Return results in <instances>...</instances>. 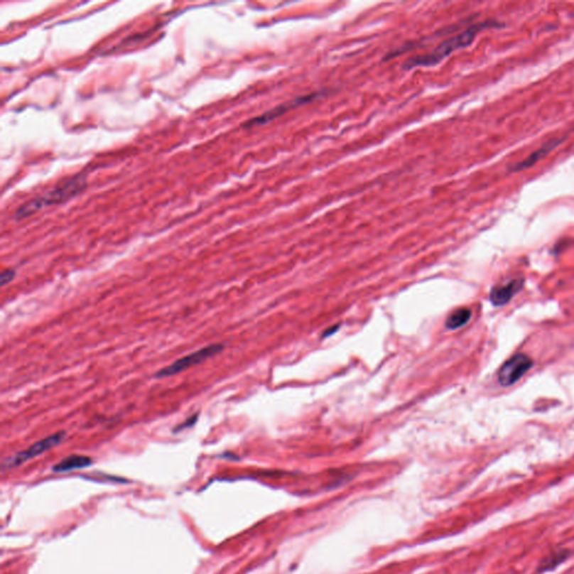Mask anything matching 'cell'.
<instances>
[{
	"label": "cell",
	"mask_w": 574,
	"mask_h": 574,
	"mask_svg": "<svg viewBox=\"0 0 574 574\" xmlns=\"http://www.w3.org/2000/svg\"><path fill=\"white\" fill-rule=\"evenodd\" d=\"M494 26H500V24H498L494 21H487L471 25L469 28L463 31L457 36H453V38H450L449 40H444L433 52L424 54V55L414 56L412 59L408 60L405 63L404 69L411 70L414 69V67H433L436 64L441 63L443 60L447 59L448 56L451 55L453 52L457 51L460 48L470 46L473 40H476L477 35L479 33Z\"/></svg>",
	"instance_id": "cell-1"
},
{
	"label": "cell",
	"mask_w": 574,
	"mask_h": 574,
	"mask_svg": "<svg viewBox=\"0 0 574 574\" xmlns=\"http://www.w3.org/2000/svg\"><path fill=\"white\" fill-rule=\"evenodd\" d=\"M85 185H87V176H85V174H77V175L73 176L67 181L64 182V183L56 186L45 195L35 197V199L31 200L28 202L21 205L17 210L15 218L17 220H21V219L30 217L33 213L38 212L44 207H48V205L64 202V201L79 195L81 191L85 190Z\"/></svg>",
	"instance_id": "cell-2"
},
{
	"label": "cell",
	"mask_w": 574,
	"mask_h": 574,
	"mask_svg": "<svg viewBox=\"0 0 574 574\" xmlns=\"http://www.w3.org/2000/svg\"><path fill=\"white\" fill-rule=\"evenodd\" d=\"M224 350V346L221 343H215L211 346L205 347V348L200 349V350L195 351L188 356L180 358L170 364L168 367L162 368L155 374V378H165L170 377V376L178 375L180 372L184 370L189 369L193 367L195 364H201L207 359L211 358L215 354H219L221 351Z\"/></svg>",
	"instance_id": "cell-3"
},
{
	"label": "cell",
	"mask_w": 574,
	"mask_h": 574,
	"mask_svg": "<svg viewBox=\"0 0 574 574\" xmlns=\"http://www.w3.org/2000/svg\"><path fill=\"white\" fill-rule=\"evenodd\" d=\"M65 436H67V433L64 430H61V432L52 434V435L48 436L45 439L36 442V443L31 445L28 449L18 452L16 455H13V457H7L3 462L4 470L18 467V465L32 460V459L43 455V453H45L48 450L58 447L65 439Z\"/></svg>",
	"instance_id": "cell-4"
},
{
	"label": "cell",
	"mask_w": 574,
	"mask_h": 574,
	"mask_svg": "<svg viewBox=\"0 0 574 574\" xmlns=\"http://www.w3.org/2000/svg\"><path fill=\"white\" fill-rule=\"evenodd\" d=\"M320 96H321V93L314 92L306 94V96H300L298 97V98L292 99L290 102H284V104H279V106L275 107V108L269 110V112H264L263 114L254 118V119L248 120V121H246V123L242 125V127H258V126H263L265 125V124L271 123V120L281 117L283 114L291 112L292 109H296L298 107L303 106V104H310V102L317 100Z\"/></svg>",
	"instance_id": "cell-5"
},
{
	"label": "cell",
	"mask_w": 574,
	"mask_h": 574,
	"mask_svg": "<svg viewBox=\"0 0 574 574\" xmlns=\"http://www.w3.org/2000/svg\"><path fill=\"white\" fill-rule=\"evenodd\" d=\"M533 359L527 354H515L500 368L498 381L504 387L514 385L533 367Z\"/></svg>",
	"instance_id": "cell-6"
},
{
	"label": "cell",
	"mask_w": 574,
	"mask_h": 574,
	"mask_svg": "<svg viewBox=\"0 0 574 574\" xmlns=\"http://www.w3.org/2000/svg\"><path fill=\"white\" fill-rule=\"evenodd\" d=\"M564 139H565L564 137H560V139L556 137V139H550V141L544 143V145H542L540 148L535 151V152L532 153L529 156H527L525 160L519 163H516L515 165L511 166L509 170H511V172H521V170H527V168H532L537 162H540L541 160L548 156L553 149L560 146V145L563 143Z\"/></svg>",
	"instance_id": "cell-7"
},
{
	"label": "cell",
	"mask_w": 574,
	"mask_h": 574,
	"mask_svg": "<svg viewBox=\"0 0 574 574\" xmlns=\"http://www.w3.org/2000/svg\"><path fill=\"white\" fill-rule=\"evenodd\" d=\"M523 286L524 278H516L508 284L494 287L490 292V300L494 306L506 305L516 294H519Z\"/></svg>",
	"instance_id": "cell-8"
},
{
	"label": "cell",
	"mask_w": 574,
	"mask_h": 574,
	"mask_svg": "<svg viewBox=\"0 0 574 574\" xmlns=\"http://www.w3.org/2000/svg\"><path fill=\"white\" fill-rule=\"evenodd\" d=\"M91 465H92L91 457H85V455H73L60 461L58 465H54L52 470L56 473L69 472V471L87 468Z\"/></svg>",
	"instance_id": "cell-9"
},
{
	"label": "cell",
	"mask_w": 574,
	"mask_h": 574,
	"mask_svg": "<svg viewBox=\"0 0 574 574\" xmlns=\"http://www.w3.org/2000/svg\"><path fill=\"white\" fill-rule=\"evenodd\" d=\"M570 554H571V552L569 550L556 551L553 553L548 554V556L543 558L538 566H537V572L543 574L545 572L553 571L570 558Z\"/></svg>",
	"instance_id": "cell-10"
},
{
	"label": "cell",
	"mask_w": 574,
	"mask_h": 574,
	"mask_svg": "<svg viewBox=\"0 0 574 574\" xmlns=\"http://www.w3.org/2000/svg\"><path fill=\"white\" fill-rule=\"evenodd\" d=\"M471 314L472 313H471L469 308H457V311L453 312V313L448 318L447 322H445V327L450 330L459 329V327H463V325H467V323L470 321Z\"/></svg>",
	"instance_id": "cell-11"
},
{
	"label": "cell",
	"mask_w": 574,
	"mask_h": 574,
	"mask_svg": "<svg viewBox=\"0 0 574 574\" xmlns=\"http://www.w3.org/2000/svg\"><path fill=\"white\" fill-rule=\"evenodd\" d=\"M15 277H16V271H13V269H6V271L1 273V276H0V284H1V286H6V285L9 284Z\"/></svg>",
	"instance_id": "cell-12"
},
{
	"label": "cell",
	"mask_w": 574,
	"mask_h": 574,
	"mask_svg": "<svg viewBox=\"0 0 574 574\" xmlns=\"http://www.w3.org/2000/svg\"><path fill=\"white\" fill-rule=\"evenodd\" d=\"M197 416H199V415L195 414L193 416H191V418H186L184 423L178 426V428L174 430V432H181V430H186V428H192V426H195V423H197Z\"/></svg>",
	"instance_id": "cell-13"
},
{
	"label": "cell",
	"mask_w": 574,
	"mask_h": 574,
	"mask_svg": "<svg viewBox=\"0 0 574 574\" xmlns=\"http://www.w3.org/2000/svg\"><path fill=\"white\" fill-rule=\"evenodd\" d=\"M339 327H340V325H335V327H331V329H327V331H325V333L322 335V337H323V338H327V337L332 335L333 333L337 332V331H338Z\"/></svg>",
	"instance_id": "cell-14"
}]
</instances>
